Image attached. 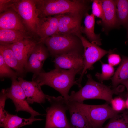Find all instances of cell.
I'll return each instance as SVG.
<instances>
[{
  "label": "cell",
  "mask_w": 128,
  "mask_h": 128,
  "mask_svg": "<svg viewBox=\"0 0 128 128\" xmlns=\"http://www.w3.org/2000/svg\"><path fill=\"white\" fill-rule=\"evenodd\" d=\"M81 72L74 68L66 70L59 68L49 72L42 71L35 76L32 80L37 82L40 86L46 85L49 86L59 92L67 101L69 95V91L74 85H78L75 80L76 75L80 74Z\"/></svg>",
  "instance_id": "6da1fadb"
},
{
  "label": "cell",
  "mask_w": 128,
  "mask_h": 128,
  "mask_svg": "<svg viewBox=\"0 0 128 128\" xmlns=\"http://www.w3.org/2000/svg\"><path fill=\"white\" fill-rule=\"evenodd\" d=\"M39 18L68 14H86L88 2L79 0H36Z\"/></svg>",
  "instance_id": "7a4b0ae2"
},
{
  "label": "cell",
  "mask_w": 128,
  "mask_h": 128,
  "mask_svg": "<svg viewBox=\"0 0 128 128\" xmlns=\"http://www.w3.org/2000/svg\"><path fill=\"white\" fill-rule=\"evenodd\" d=\"M87 77L88 79L85 86L76 92L72 91L68 101L83 103L86 100L98 99L105 100L110 103L113 95L122 91L117 87L112 89L109 86L96 81L90 74Z\"/></svg>",
  "instance_id": "3957f363"
},
{
  "label": "cell",
  "mask_w": 128,
  "mask_h": 128,
  "mask_svg": "<svg viewBox=\"0 0 128 128\" xmlns=\"http://www.w3.org/2000/svg\"><path fill=\"white\" fill-rule=\"evenodd\" d=\"M74 35L58 33L45 39L43 43L53 57L70 53L84 56V49L79 38Z\"/></svg>",
  "instance_id": "277c9868"
},
{
  "label": "cell",
  "mask_w": 128,
  "mask_h": 128,
  "mask_svg": "<svg viewBox=\"0 0 128 128\" xmlns=\"http://www.w3.org/2000/svg\"><path fill=\"white\" fill-rule=\"evenodd\" d=\"M50 105L46 109L44 128H70L66 112L68 110V102L62 96L57 97L46 95Z\"/></svg>",
  "instance_id": "5b68a950"
},
{
  "label": "cell",
  "mask_w": 128,
  "mask_h": 128,
  "mask_svg": "<svg viewBox=\"0 0 128 128\" xmlns=\"http://www.w3.org/2000/svg\"><path fill=\"white\" fill-rule=\"evenodd\" d=\"M73 102L85 115L93 128H102L106 120L119 113L114 111L108 103L91 105Z\"/></svg>",
  "instance_id": "8992f818"
},
{
  "label": "cell",
  "mask_w": 128,
  "mask_h": 128,
  "mask_svg": "<svg viewBox=\"0 0 128 128\" xmlns=\"http://www.w3.org/2000/svg\"><path fill=\"white\" fill-rule=\"evenodd\" d=\"M20 17L28 31L37 36L40 18L36 0H11L10 6Z\"/></svg>",
  "instance_id": "52a82bcc"
},
{
  "label": "cell",
  "mask_w": 128,
  "mask_h": 128,
  "mask_svg": "<svg viewBox=\"0 0 128 128\" xmlns=\"http://www.w3.org/2000/svg\"><path fill=\"white\" fill-rule=\"evenodd\" d=\"M78 37L81 41L84 49V67L79 78L76 80L78 86L81 87L83 77L87 70L92 68L93 64L109 53L110 51L105 50L91 43L81 34Z\"/></svg>",
  "instance_id": "ba28073f"
},
{
  "label": "cell",
  "mask_w": 128,
  "mask_h": 128,
  "mask_svg": "<svg viewBox=\"0 0 128 128\" xmlns=\"http://www.w3.org/2000/svg\"><path fill=\"white\" fill-rule=\"evenodd\" d=\"M17 77L11 78L12 84L10 87L5 89L8 98L11 99L16 108L15 111L18 112L24 111L29 113L31 117H34L37 116L43 115L35 110L27 102L24 91Z\"/></svg>",
  "instance_id": "9c48e42d"
},
{
  "label": "cell",
  "mask_w": 128,
  "mask_h": 128,
  "mask_svg": "<svg viewBox=\"0 0 128 128\" xmlns=\"http://www.w3.org/2000/svg\"><path fill=\"white\" fill-rule=\"evenodd\" d=\"M46 47L43 42L38 43L27 59L24 67L25 71L34 73V77L42 71L44 62L49 55Z\"/></svg>",
  "instance_id": "30bf717a"
},
{
  "label": "cell",
  "mask_w": 128,
  "mask_h": 128,
  "mask_svg": "<svg viewBox=\"0 0 128 128\" xmlns=\"http://www.w3.org/2000/svg\"><path fill=\"white\" fill-rule=\"evenodd\" d=\"M84 14H62L59 21L58 33L77 37L81 34L82 28L81 21Z\"/></svg>",
  "instance_id": "8fae6325"
},
{
  "label": "cell",
  "mask_w": 128,
  "mask_h": 128,
  "mask_svg": "<svg viewBox=\"0 0 128 128\" xmlns=\"http://www.w3.org/2000/svg\"><path fill=\"white\" fill-rule=\"evenodd\" d=\"M40 42H41L38 37H36L9 45L15 57L24 68L27 59L36 46Z\"/></svg>",
  "instance_id": "7c38bea8"
},
{
  "label": "cell",
  "mask_w": 128,
  "mask_h": 128,
  "mask_svg": "<svg viewBox=\"0 0 128 128\" xmlns=\"http://www.w3.org/2000/svg\"><path fill=\"white\" fill-rule=\"evenodd\" d=\"M19 81L25 94L28 103L32 104L34 103H44L46 98L40 86L34 80L29 81L24 79L21 77H18Z\"/></svg>",
  "instance_id": "4fadbf2b"
},
{
  "label": "cell",
  "mask_w": 128,
  "mask_h": 128,
  "mask_svg": "<svg viewBox=\"0 0 128 128\" xmlns=\"http://www.w3.org/2000/svg\"><path fill=\"white\" fill-rule=\"evenodd\" d=\"M0 29L29 31L19 15L11 8L0 13Z\"/></svg>",
  "instance_id": "5bb4252c"
},
{
  "label": "cell",
  "mask_w": 128,
  "mask_h": 128,
  "mask_svg": "<svg viewBox=\"0 0 128 128\" xmlns=\"http://www.w3.org/2000/svg\"><path fill=\"white\" fill-rule=\"evenodd\" d=\"M62 15L39 18L37 35L41 42L58 33L59 21Z\"/></svg>",
  "instance_id": "9a60e30c"
},
{
  "label": "cell",
  "mask_w": 128,
  "mask_h": 128,
  "mask_svg": "<svg viewBox=\"0 0 128 128\" xmlns=\"http://www.w3.org/2000/svg\"><path fill=\"white\" fill-rule=\"evenodd\" d=\"M83 57L76 54L66 53L55 56L53 62L55 68L69 69L74 68L82 73L84 67Z\"/></svg>",
  "instance_id": "2e32d148"
},
{
  "label": "cell",
  "mask_w": 128,
  "mask_h": 128,
  "mask_svg": "<svg viewBox=\"0 0 128 128\" xmlns=\"http://www.w3.org/2000/svg\"><path fill=\"white\" fill-rule=\"evenodd\" d=\"M102 7L103 15L102 23L105 28L110 29L119 25L114 0H100Z\"/></svg>",
  "instance_id": "e0dca14e"
},
{
  "label": "cell",
  "mask_w": 128,
  "mask_h": 128,
  "mask_svg": "<svg viewBox=\"0 0 128 128\" xmlns=\"http://www.w3.org/2000/svg\"><path fill=\"white\" fill-rule=\"evenodd\" d=\"M36 37L38 36L28 31L0 29V44H10L24 39Z\"/></svg>",
  "instance_id": "ac0fdd59"
},
{
  "label": "cell",
  "mask_w": 128,
  "mask_h": 128,
  "mask_svg": "<svg viewBox=\"0 0 128 128\" xmlns=\"http://www.w3.org/2000/svg\"><path fill=\"white\" fill-rule=\"evenodd\" d=\"M70 128H93L88 120L73 102L68 101Z\"/></svg>",
  "instance_id": "d6986e66"
},
{
  "label": "cell",
  "mask_w": 128,
  "mask_h": 128,
  "mask_svg": "<svg viewBox=\"0 0 128 128\" xmlns=\"http://www.w3.org/2000/svg\"><path fill=\"white\" fill-rule=\"evenodd\" d=\"M0 54L6 63L15 70L20 75L24 73L25 71L24 67L15 57L9 44H0Z\"/></svg>",
  "instance_id": "ffe728a7"
},
{
  "label": "cell",
  "mask_w": 128,
  "mask_h": 128,
  "mask_svg": "<svg viewBox=\"0 0 128 128\" xmlns=\"http://www.w3.org/2000/svg\"><path fill=\"white\" fill-rule=\"evenodd\" d=\"M42 119L30 117L29 118H21L17 115L11 114L8 112L4 121L0 123V126L4 128H19L31 124L34 122Z\"/></svg>",
  "instance_id": "44dd1931"
},
{
  "label": "cell",
  "mask_w": 128,
  "mask_h": 128,
  "mask_svg": "<svg viewBox=\"0 0 128 128\" xmlns=\"http://www.w3.org/2000/svg\"><path fill=\"white\" fill-rule=\"evenodd\" d=\"M84 20V27H82V32L84 33L91 43L98 46L101 44L100 34H96L94 32L95 16L92 14L87 13Z\"/></svg>",
  "instance_id": "7402d4cb"
},
{
  "label": "cell",
  "mask_w": 128,
  "mask_h": 128,
  "mask_svg": "<svg viewBox=\"0 0 128 128\" xmlns=\"http://www.w3.org/2000/svg\"><path fill=\"white\" fill-rule=\"evenodd\" d=\"M128 79V57L123 56L121 62L112 78V84L114 88L122 84Z\"/></svg>",
  "instance_id": "603a6c76"
},
{
  "label": "cell",
  "mask_w": 128,
  "mask_h": 128,
  "mask_svg": "<svg viewBox=\"0 0 128 128\" xmlns=\"http://www.w3.org/2000/svg\"><path fill=\"white\" fill-rule=\"evenodd\" d=\"M119 25H128V0H114Z\"/></svg>",
  "instance_id": "cb8c5ba5"
},
{
  "label": "cell",
  "mask_w": 128,
  "mask_h": 128,
  "mask_svg": "<svg viewBox=\"0 0 128 128\" xmlns=\"http://www.w3.org/2000/svg\"><path fill=\"white\" fill-rule=\"evenodd\" d=\"M102 128H128V110L119 113L110 119Z\"/></svg>",
  "instance_id": "d4e9b609"
},
{
  "label": "cell",
  "mask_w": 128,
  "mask_h": 128,
  "mask_svg": "<svg viewBox=\"0 0 128 128\" xmlns=\"http://www.w3.org/2000/svg\"><path fill=\"white\" fill-rule=\"evenodd\" d=\"M101 65V73H97L95 76L99 80L102 82L110 79L113 77L115 72L113 66L109 64L102 62Z\"/></svg>",
  "instance_id": "484cf974"
},
{
  "label": "cell",
  "mask_w": 128,
  "mask_h": 128,
  "mask_svg": "<svg viewBox=\"0 0 128 128\" xmlns=\"http://www.w3.org/2000/svg\"><path fill=\"white\" fill-rule=\"evenodd\" d=\"M19 74L14 71L5 62L2 55L0 54V76L1 78L4 77H18Z\"/></svg>",
  "instance_id": "4316f807"
},
{
  "label": "cell",
  "mask_w": 128,
  "mask_h": 128,
  "mask_svg": "<svg viewBox=\"0 0 128 128\" xmlns=\"http://www.w3.org/2000/svg\"><path fill=\"white\" fill-rule=\"evenodd\" d=\"M110 103L113 110L118 113L124 111L126 109L125 100L120 97H118L113 98Z\"/></svg>",
  "instance_id": "83f0119b"
},
{
  "label": "cell",
  "mask_w": 128,
  "mask_h": 128,
  "mask_svg": "<svg viewBox=\"0 0 128 128\" xmlns=\"http://www.w3.org/2000/svg\"><path fill=\"white\" fill-rule=\"evenodd\" d=\"M0 97V123H1L4 121L8 113L5 110V101L8 99L5 93V89L2 90Z\"/></svg>",
  "instance_id": "f1b7e54d"
},
{
  "label": "cell",
  "mask_w": 128,
  "mask_h": 128,
  "mask_svg": "<svg viewBox=\"0 0 128 128\" xmlns=\"http://www.w3.org/2000/svg\"><path fill=\"white\" fill-rule=\"evenodd\" d=\"M92 14L94 16L102 20L103 15V10L100 0H93L92 4Z\"/></svg>",
  "instance_id": "f546056e"
},
{
  "label": "cell",
  "mask_w": 128,
  "mask_h": 128,
  "mask_svg": "<svg viewBox=\"0 0 128 128\" xmlns=\"http://www.w3.org/2000/svg\"><path fill=\"white\" fill-rule=\"evenodd\" d=\"M109 53L108 57V60L109 64L113 66H116L119 64L121 59L119 55L117 54L111 53L110 50Z\"/></svg>",
  "instance_id": "4dcf8cb0"
},
{
  "label": "cell",
  "mask_w": 128,
  "mask_h": 128,
  "mask_svg": "<svg viewBox=\"0 0 128 128\" xmlns=\"http://www.w3.org/2000/svg\"><path fill=\"white\" fill-rule=\"evenodd\" d=\"M122 85L124 86L126 88L127 90V96H128V79L126 81L123 83Z\"/></svg>",
  "instance_id": "1f68e13d"
},
{
  "label": "cell",
  "mask_w": 128,
  "mask_h": 128,
  "mask_svg": "<svg viewBox=\"0 0 128 128\" xmlns=\"http://www.w3.org/2000/svg\"><path fill=\"white\" fill-rule=\"evenodd\" d=\"M126 108L128 110V96H127L126 99L125 100Z\"/></svg>",
  "instance_id": "d6a6232c"
},
{
  "label": "cell",
  "mask_w": 128,
  "mask_h": 128,
  "mask_svg": "<svg viewBox=\"0 0 128 128\" xmlns=\"http://www.w3.org/2000/svg\"><path fill=\"white\" fill-rule=\"evenodd\" d=\"M128 43V39L126 41V43Z\"/></svg>",
  "instance_id": "836d02e7"
}]
</instances>
